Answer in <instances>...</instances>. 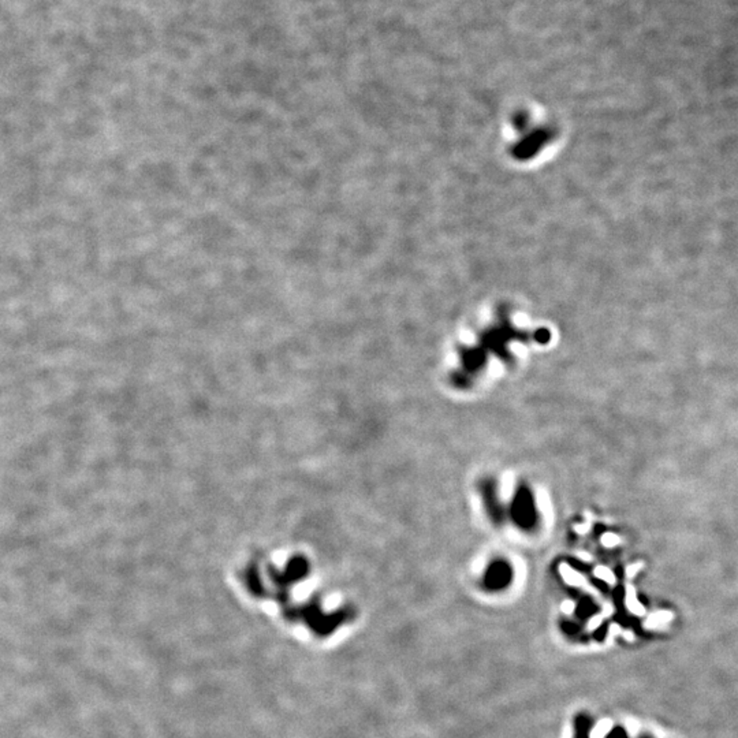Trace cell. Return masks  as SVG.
<instances>
[{
    "label": "cell",
    "mask_w": 738,
    "mask_h": 738,
    "mask_svg": "<svg viewBox=\"0 0 738 738\" xmlns=\"http://www.w3.org/2000/svg\"><path fill=\"white\" fill-rule=\"evenodd\" d=\"M610 738H626V737H625V734H624V732H622V730H615V732H614V733H612V734H611Z\"/></svg>",
    "instance_id": "6da1fadb"
}]
</instances>
